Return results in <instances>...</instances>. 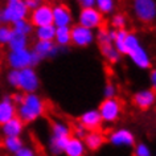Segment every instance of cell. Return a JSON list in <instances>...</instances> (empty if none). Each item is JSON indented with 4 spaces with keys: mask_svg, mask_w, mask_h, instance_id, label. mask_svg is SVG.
<instances>
[{
    "mask_svg": "<svg viewBox=\"0 0 156 156\" xmlns=\"http://www.w3.org/2000/svg\"><path fill=\"white\" fill-rule=\"evenodd\" d=\"M123 56H127L138 69L147 70L151 68L152 60L151 56L146 49V46L142 44L140 37L134 32H127L124 38L123 46Z\"/></svg>",
    "mask_w": 156,
    "mask_h": 156,
    "instance_id": "obj_1",
    "label": "cell"
},
{
    "mask_svg": "<svg viewBox=\"0 0 156 156\" xmlns=\"http://www.w3.org/2000/svg\"><path fill=\"white\" fill-rule=\"evenodd\" d=\"M17 118L23 123H30L36 119L41 118L46 112V102L37 95L36 93L33 94H25L23 102L19 105V108L16 110Z\"/></svg>",
    "mask_w": 156,
    "mask_h": 156,
    "instance_id": "obj_2",
    "label": "cell"
},
{
    "mask_svg": "<svg viewBox=\"0 0 156 156\" xmlns=\"http://www.w3.org/2000/svg\"><path fill=\"white\" fill-rule=\"evenodd\" d=\"M72 138V127L64 120H53L50 124L49 151L54 156L64 154L68 140Z\"/></svg>",
    "mask_w": 156,
    "mask_h": 156,
    "instance_id": "obj_3",
    "label": "cell"
},
{
    "mask_svg": "<svg viewBox=\"0 0 156 156\" xmlns=\"http://www.w3.org/2000/svg\"><path fill=\"white\" fill-rule=\"evenodd\" d=\"M8 62L13 70H21L38 65L41 62V58L33 50H29L27 48L23 50H17V52H11L8 56Z\"/></svg>",
    "mask_w": 156,
    "mask_h": 156,
    "instance_id": "obj_4",
    "label": "cell"
},
{
    "mask_svg": "<svg viewBox=\"0 0 156 156\" xmlns=\"http://www.w3.org/2000/svg\"><path fill=\"white\" fill-rule=\"evenodd\" d=\"M97 110H98L103 123H115L123 112V103L118 98L103 99Z\"/></svg>",
    "mask_w": 156,
    "mask_h": 156,
    "instance_id": "obj_5",
    "label": "cell"
},
{
    "mask_svg": "<svg viewBox=\"0 0 156 156\" xmlns=\"http://www.w3.org/2000/svg\"><path fill=\"white\" fill-rule=\"evenodd\" d=\"M132 12L136 20L151 24L156 20V0H132Z\"/></svg>",
    "mask_w": 156,
    "mask_h": 156,
    "instance_id": "obj_6",
    "label": "cell"
},
{
    "mask_svg": "<svg viewBox=\"0 0 156 156\" xmlns=\"http://www.w3.org/2000/svg\"><path fill=\"white\" fill-rule=\"evenodd\" d=\"M77 24L91 30H98L105 24V16L95 7H93V8H81L77 16Z\"/></svg>",
    "mask_w": 156,
    "mask_h": 156,
    "instance_id": "obj_7",
    "label": "cell"
},
{
    "mask_svg": "<svg viewBox=\"0 0 156 156\" xmlns=\"http://www.w3.org/2000/svg\"><path fill=\"white\" fill-rule=\"evenodd\" d=\"M17 89L25 94H33L40 87V78L33 68L17 70Z\"/></svg>",
    "mask_w": 156,
    "mask_h": 156,
    "instance_id": "obj_8",
    "label": "cell"
},
{
    "mask_svg": "<svg viewBox=\"0 0 156 156\" xmlns=\"http://www.w3.org/2000/svg\"><path fill=\"white\" fill-rule=\"evenodd\" d=\"M70 37H72V44L74 46H77V48H87V46L94 44L95 32L76 24L70 27Z\"/></svg>",
    "mask_w": 156,
    "mask_h": 156,
    "instance_id": "obj_9",
    "label": "cell"
},
{
    "mask_svg": "<svg viewBox=\"0 0 156 156\" xmlns=\"http://www.w3.org/2000/svg\"><path fill=\"white\" fill-rule=\"evenodd\" d=\"M107 142L118 148H131L135 146V135L128 128H116L106 136Z\"/></svg>",
    "mask_w": 156,
    "mask_h": 156,
    "instance_id": "obj_10",
    "label": "cell"
},
{
    "mask_svg": "<svg viewBox=\"0 0 156 156\" xmlns=\"http://www.w3.org/2000/svg\"><path fill=\"white\" fill-rule=\"evenodd\" d=\"M29 15V9L27 8V5L24 4V2L20 0L17 3H8V5L4 8V11L2 12V20L5 23H15L25 20Z\"/></svg>",
    "mask_w": 156,
    "mask_h": 156,
    "instance_id": "obj_11",
    "label": "cell"
},
{
    "mask_svg": "<svg viewBox=\"0 0 156 156\" xmlns=\"http://www.w3.org/2000/svg\"><path fill=\"white\" fill-rule=\"evenodd\" d=\"M30 24L34 28H40V27H46L53 24V12L52 5L48 3H42L40 7L33 9L30 12Z\"/></svg>",
    "mask_w": 156,
    "mask_h": 156,
    "instance_id": "obj_12",
    "label": "cell"
},
{
    "mask_svg": "<svg viewBox=\"0 0 156 156\" xmlns=\"http://www.w3.org/2000/svg\"><path fill=\"white\" fill-rule=\"evenodd\" d=\"M53 12V25L56 28H62V27H72L73 24V12L70 7L64 3H58L56 5H52Z\"/></svg>",
    "mask_w": 156,
    "mask_h": 156,
    "instance_id": "obj_13",
    "label": "cell"
},
{
    "mask_svg": "<svg viewBox=\"0 0 156 156\" xmlns=\"http://www.w3.org/2000/svg\"><path fill=\"white\" fill-rule=\"evenodd\" d=\"M78 123L82 126L87 132L89 131H101L102 128V118L97 108H90V110L83 111L78 118Z\"/></svg>",
    "mask_w": 156,
    "mask_h": 156,
    "instance_id": "obj_14",
    "label": "cell"
},
{
    "mask_svg": "<svg viewBox=\"0 0 156 156\" xmlns=\"http://www.w3.org/2000/svg\"><path fill=\"white\" fill-rule=\"evenodd\" d=\"M132 103L142 111H147L156 103V93L151 89H142L134 93Z\"/></svg>",
    "mask_w": 156,
    "mask_h": 156,
    "instance_id": "obj_15",
    "label": "cell"
},
{
    "mask_svg": "<svg viewBox=\"0 0 156 156\" xmlns=\"http://www.w3.org/2000/svg\"><path fill=\"white\" fill-rule=\"evenodd\" d=\"M33 52L41 60H46L56 57L60 53V48L54 44V41H36V44L33 45Z\"/></svg>",
    "mask_w": 156,
    "mask_h": 156,
    "instance_id": "obj_16",
    "label": "cell"
},
{
    "mask_svg": "<svg viewBox=\"0 0 156 156\" xmlns=\"http://www.w3.org/2000/svg\"><path fill=\"white\" fill-rule=\"evenodd\" d=\"M83 140V144L86 147L87 151H91V152H95L102 148V146L106 143V135L101 131H89L86 132L85 138L82 139Z\"/></svg>",
    "mask_w": 156,
    "mask_h": 156,
    "instance_id": "obj_17",
    "label": "cell"
},
{
    "mask_svg": "<svg viewBox=\"0 0 156 156\" xmlns=\"http://www.w3.org/2000/svg\"><path fill=\"white\" fill-rule=\"evenodd\" d=\"M86 152L87 150L83 144V140L74 138V136L68 140L64 150V154L66 156H86Z\"/></svg>",
    "mask_w": 156,
    "mask_h": 156,
    "instance_id": "obj_18",
    "label": "cell"
},
{
    "mask_svg": "<svg viewBox=\"0 0 156 156\" xmlns=\"http://www.w3.org/2000/svg\"><path fill=\"white\" fill-rule=\"evenodd\" d=\"M16 116V107L9 97H5L0 102V124H4Z\"/></svg>",
    "mask_w": 156,
    "mask_h": 156,
    "instance_id": "obj_19",
    "label": "cell"
},
{
    "mask_svg": "<svg viewBox=\"0 0 156 156\" xmlns=\"http://www.w3.org/2000/svg\"><path fill=\"white\" fill-rule=\"evenodd\" d=\"M99 52L102 54V57L106 60L108 64L115 65L120 61V54L118 53V50L115 49L114 44H107V45H101L99 46Z\"/></svg>",
    "mask_w": 156,
    "mask_h": 156,
    "instance_id": "obj_20",
    "label": "cell"
},
{
    "mask_svg": "<svg viewBox=\"0 0 156 156\" xmlns=\"http://www.w3.org/2000/svg\"><path fill=\"white\" fill-rule=\"evenodd\" d=\"M23 128H24V123L17 116H15V118L3 124V132L7 136H19L23 132Z\"/></svg>",
    "mask_w": 156,
    "mask_h": 156,
    "instance_id": "obj_21",
    "label": "cell"
},
{
    "mask_svg": "<svg viewBox=\"0 0 156 156\" xmlns=\"http://www.w3.org/2000/svg\"><path fill=\"white\" fill-rule=\"evenodd\" d=\"M54 44H56L58 48H66V46L72 45V37H70V28L69 27L56 28Z\"/></svg>",
    "mask_w": 156,
    "mask_h": 156,
    "instance_id": "obj_22",
    "label": "cell"
},
{
    "mask_svg": "<svg viewBox=\"0 0 156 156\" xmlns=\"http://www.w3.org/2000/svg\"><path fill=\"white\" fill-rule=\"evenodd\" d=\"M115 38V30L111 28H106L102 27L97 30L95 33V41L98 42V45H107V44H112Z\"/></svg>",
    "mask_w": 156,
    "mask_h": 156,
    "instance_id": "obj_23",
    "label": "cell"
},
{
    "mask_svg": "<svg viewBox=\"0 0 156 156\" xmlns=\"http://www.w3.org/2000/svg\"><path fill=\"white\" fill-rule=\"evenodd\" d=\"M8 45H9V48H11L12 52L27 49V46H28V38H27V36H24V34L13 32L12 37H11V40L8 42Z\"/></svg>",
    "mask_w": 156,
    "mask_h": 156,
    "instance_id": "obj_24",
    "label": "cell"
},
{
    "mask_svg": "<svg viewBox=\"0 0 156 156\" xmlns=\"http://www.w3.org/2000/svg\"><path fill=\"white\" fill-rule=\"evenodd\" d=\"M37 37V41H54V34H56V27L46 25V27H40L34 30Z\"/></svg>",
    "mask_w": 156,
    "mask_h": 156,
    "instance_id": "obj_25",
    "label": "cell"
},
{
    "mask_svg": "<svg viewBox=\"0 0 156 156\" xmlns=\"http://www.w3.org/2000/svg\"><path fill=\"white\" fill-rule=\"evenodd\" d=\"M94 7L99 11L103 16L106 15H112L116 8V0H94Z\"/></svg>",
    "mask_w": 156,
    "mask_h": 156,
    "instance_id": "obj_26",
    "label": "cell"
},
{
    "mask_svg": "<svg viewBox=\"0 0 156 156\" xmlns=\"http://www.w3.org/2000/svg\"><path fill=\"white\" fill-rule=\"evenodd\" d=\"M127 16L122 12H115L111 15L110 19V24H111V29L114 30H120V29H126L127 25Z\"/></svg>",
    "mask_w": 156,
    "mask_h": 156,
    "instance_id": "obj_27",
    "label": "cell"
},
{
    "mask_svg": "<svg viewBox=\"0 0 156 156\" xmlns=\"http://www.w3.org/2000/svg\"><path fill=\"white\" fill-rule=\"evenodd\" d=\"M4 147L9 152L16 154V152L19 150H21L24 146H23V140L19 138V136H7L5 140H4Z\"/></svg>",
    "mask_w": 156,
    "mask_h": 156,
    "instance_id": "obj_28",
    "label": "cell"
},
{
    "mask_svg": "<svg viewBox=\"0 0 156 156\" xmlns=\"http://www.w3.org/2000/svg\"><path fill=\"white\" fill-rule=\"evenodd\" d=\"M12 30H13V32H16V33H20V34H24V36H28L29 33H32L33 25L30 24V21H28L25 19V20H20V21H17V23H15Z\"/></svg>",
    "mask_w": 156,
    "mask_h": 156,
    "instance_id": "obj_29",
    "label": "cell"
},
{
    "mask_svg": "<svg viewBox=\"0 0 156 156\" xmlns=\"http://www.w3.org/2000/svg\"><path fill=\"white\" fill-rule=\"evenodd\" d=\"M102 94H103V99L116 98V94H118V87H116L112 82H107V83L103 86Z\"/></svg>",
    "mask_w": 156,
    "mask_h": 156,
    "instance_id": "obj_30",
    "label": "cell"
},
{
    "mask_svg": "<svg viewBox=\"0 0 156 156\" xmlns=\"http://www.w3.org/2000/svg\"><path fill=\"white\" fill-rule=\"evenodd\" d=\"M132 156H152L151 148L144 143H138L134 146V151H132Z\"/></svg>",
    "mask_w": 156,
    "mask_h": 156,
    "instance_id": "obj_31",
    "label": "cell"
},
{
    "mask_svg": "<svg viewBox=\"0 0 156 156\" xmlns=\"http://www.w3.org/2000/svg\"><path fill=\"white\" fill-rule=\"evenodd\" d=\"M13 30L8 27H0V44H8Z\"/></svg>",
    "mask_w": 156,
    "mask_h": 156,
    "instance_id": "obj_32",
    "label": "cell"
},
{
    "mask_svg": "<svg viewBox=\"0 0 156 156\" xmlns=\"http://www.w3.org/2000/svg\"><path fill=\"white\" fill-rule=\"evenodd\" d=\"M86 130L81 126L80 123L74 124L73 128H72V136H74V138H78V139H83L85 135H86Z\"/></svg>",
    "mask_w": 156,
    "mask_h": 156,
    "instance_id": "obj_33",
    "label": "cell"
},
{
    "mask_svg": "<svg viewBox=\"0 0 156 156\" xmlns=\"http://www.w3.org/2000/svg\"><path fill=\"white\" fill-rule=\"evenodd\" d=\"M23 2H24V4L27 5V8L30 11L36 9L37 7H40L42 4V0H23Z\"/></svg>",
    "mask_w": 156,
    "mask_h": 156,
    "instance_id": "obj_34",
    "label": "cell"
},
{
    "mask_svg": "<svg viewBox=\"0 0 156 156\" xmlns=\"http://www.w3.org/2000/svg\"><path fill=\"white\" fill-rule=\"evenodd\" d=\"M15 155L16 156H36L34 151L32 150V148H28V147H23L21 150H19Z\"/></svg>",
    "mask_w": 156,
    "mask_h": 156,
    "instance_id": "obj_35",
    "label": "cell"
},
{
    "mask_svg": "<svg viewBox=\"0 0 156 156\" xmlns=\"http://www.w3.org/2000/svg\"><path fill=\"white\" fill-rule=\"evenodd\" d=\"M150 83H151V90L156 93V68L150 70Z\"/></svg>",
    "mask_w": 156,
    "mask_h": 156,
    "instance_id": "obj_36",
    "label": "cell"
},
{
    "mask_svg": "<svg viewBox=\"0 0 156 156\" xmlns=\"http://www.w3.org/2000/svg\"><path fill=\"white\" fill-rule=\"evenodd\" d=\"M17 70H12L9 74H8V82L12 85L13 87H17Z\"/></svg>",
    "mask_w": 156,
    "mask_h": 156,
    "instance_id": "obj_37",
    "label": "cell"
},
{
    "mask_svg": "<svg viewBox=\"0 0 156 156\" xmlns=\"http://www.w3.org/2000/svg\"><path fill=\"white\" fill-rule=\"evenodd\" d=\"M77 3L81 8H93L95 4L94 0H77Z\"/></svg>",
    "mask_w": 156,
    "mask_h": 156,
    "instance_id": "obj_38",
    "label": "cell"
},
{
    "mask_svg": "<svg viewBox=\"0 0 156 156\" xmlns=\"http://www.w3.org/2000/svg\"><path fill=\"white\" fill-rule=\"evenodd\" d=\"M24 95L25 94H21V93H16V94H13L12 95V102L15 103V105H20L21 102H23V99H24Z\"/></svg>",
    "mask_w": 156,
    "mask_h": 156,
    "instance_id": "obj_39",
    "label": "cell"
},
{
    "mask_svg": "<svg viewBox=\"0 0 156 156\" xmlns=\"http://www.w3.org/2000/svg\"><path fill=\"white\" fill-rule=\"evenodd\" d=\"M17 2H20V0H8V3H17Z\"/></svg>",
    "mask_w": 156,
    "mask_h": 156,
    "instance_id": "obj_40",
    "label": "cell"
},
{
    "mask_svg": "<svg viewBox=\"0 0 156 156\" xmlns=\"http://www.w3.org/2000/svg\"><path fill=\"white\" fill-rule=\"evenodd\" d=\"M0 21H2V13H0Z\"/></svg>",
    "mask_w": 156,
    "mask_h": 156,
    "instance_id": "obj_41",
    "label": "cell"
},
{
    "mask_svg": "<svg viewBox=\"0 0 156 156\" xmlns=\"http://www.w3.org/2000/svg\"><path fill=\"white\" fill-rule=\"evenodd\" d=\"M48 2H56V0H48Z\"/></svg>",
    "mask_w": 156,
    "mask_h": 156,
    "instance_id": "obj_42",
    "label": "cell"
}]
</instances>
